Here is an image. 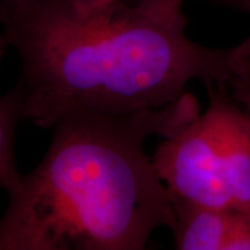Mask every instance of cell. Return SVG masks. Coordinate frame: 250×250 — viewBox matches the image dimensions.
<instances>
[{
    "label": "cell",
    "instance_id": "1",
    "mask_svg": "<svg viewBox=\"0 0 250 250\" xmlns=\"http://www.w3.org/2000/svg\"><path fill=\"white\" fill-rule=\"evenodd\" d=\"M184 0H0L3 36L21 60L22 117L53 128L74 113L170 106L188 85L227 86L236 46L187 35Z\"/></svg>",
    "mask_w": 250,
    "mask_h": 250
},
{
    "label": "cell",
    "instance_id": "2",
    "mask_svg": "<svg viewBox=\"0 0 250 250\" xmlns=\"http://www.w3.org/2000/svg\"><path fill=\"white\" fill-rule=\"evenodd\" d=\"M200 113L195 96L128 114L74 113L41 163L6 192L0 250H142L174 208L145 143Z\"/></svg>",
    "mask_w": 250,
    "mask_h": 250
},
{
    "label": "cell",
    "instance_id": "3",
    "mask_svg": "<svg viewBox=\"0 0 250 250\" xmlns=\"http://www.w3.org/2000/svg\"><path fill=\"white\" fill-rule=\"evenodd\" d=\"M206 111L167 135L152 160L172 205L250 210V113L225 86Z\"/></svg>",
    "mask_w": 250,
    "mask_h": 250
},
{
    "label": "cell",
    "instance_id": "4",
    "mask_svg": "<svg viewBox=\"0 0 250 250\" xmlns=\"http://www.w3.org/2000/svg\"><path fill=\"white\" fill-rule=\"evenodd\" d=\"M170 231L179 250H225L231 233L233 210L203 206L172 205Z\"/></svg>",
    "mask_w": 250,
    "mask_h": 250
},
{
    "label": "cell",
    "instance_id": "5",
    "mask_svg": "<svg viewBox=\"0 0 250 250\" xmlns=\"http://www.w3.org/2000/svg\"><path fill=\"white\" fill-rule=\"evenodd\" d=\"M9 47L0 34V62ZM22 117V95L18 86L0 98V189H7L20 175L14 160V138Z\"/></svg>",
    "mask_w": 250,
    "mask_h": 250
},
{
    "label": "cell",
    "instance_id": "6",
    "mask_svg": "<svg viewBox=\"0 0 250 250\" xmlns=\"http://www.w3.org/2000/svg\"><path fill=\"white\" fill-rule=\"evenodd\" d=\"M225 88L250 113V36L236 45V62Z\"/></svg>",
    "mask_w": 250,
    "mask_h": 250
}]
</instances>
